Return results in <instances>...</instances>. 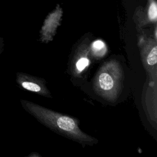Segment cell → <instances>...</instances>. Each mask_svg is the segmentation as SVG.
I'll return each mask as SVG.
<instances>
[{"instance_id":"obj_3","label":"cell","mask_w":157,"mask_h":157,"mask_svg":"<svg viewBox=\"0 0 157 157\" xmlns=\"http://www.w3.org/2000/svg\"><path fill=\"white\" fill-rule=\"evenodd\" d=\"M138 45L143 66L150 79V83H156V40L150 37H141Z\"/></svg>"},{"instance_id":"obj_5","label":"cell","mask_w":157,"mask_h":157,"mask_svg":"<svg viewBox=\"0 0 157 157\" xmlns=\"http://www.w3.org/2000/svg\"><path fill=\"white\" fill-rule=\"evenodd\" d=\"M62 15L60 8H57L55 12L50 13L45 19L41 31V40L42 42H48L52 40L55 36V31L59 25V21Z\"/></svg>"},{"instance_id":"obj_2","label":"cell","mask_w":157,"mask_h":157,"mask_svg":"<svg viewBox=\"0 0 157 157\" xmlns=\"http://www.w3.org/2000/svg\"><path fill=\"white\" fill-rule=\"evenodd\" d=\"M124 80L123 71L116 60L106 61L99 68L93 82V88L97 94L114 101L118 97Z\"/></svg>"},{"instance_id":"obj_4","label":"cell","mask_w":157,"mask_h":157,"mask_svg":"<svg viewBox=\"0 0 157 157\" xmlns=\"http://www.w3.org/2000/svg\"><path fill=\"white\" fill-rule=\"evenodd\" d=\"M90 46L83 44L79 47L75 53L71 62V71L74 75L78 76L88 67L90 63L89 55L90 54Z\"/></svg>"},{"instance_id":"obj_8","label":"cell","mask_w":157,"mask_h":157,"mask_svg":"<svg viewBox=\"0 0 157 157\" xmlns=\"http://www.w3.org/2000/svg\"><path fill=\"white\" fill-rule=\"evenodd\" d=\"M147 20L148 22L156 23L157 20V6L155 0H148Z\"/></svg>"},{"instance_id":"obj_7","label":"cell","mask_w":157,"mask_h":157,"mask_svg":"<svg viewBox=\"0 0 157 157\" xmlns=\"http://www.w3.org/2000/svg\"><path fill=\"white\" fill-rule=\"evenodd\" d=\"M90 54L95 58H100L104 56L107 48L104 42L101 40H96L93 42L90 47Z\"/></svg>"},{"instance_id":"obj_6","label":"cell","mask_w":157,"mask_h":157,"mask_svg":"<svg viewBox=\"0 0 157 157\" xmlns=\"http://www.w3.org/2000/svg\"><path fill=\"white\" fill-rule=\"evenodd\" d=\"M22 86L29 91L39 94L47 98H51V93L46 86L44 79H36L35 81L26 80L21 83Z\"/></svg>"},{"instance_id":"obj_1","label":"cell","mask_w":157,"mask_h":157,"mask_svg":"<svg viewBox=\"0 0 157 157\" xmlns=\"http://www.w3.org/2000/svg\"><path fill=\"white\" fill-rule=\"evenodd\" d=\"M29 108L40 123L55 132L83 145H92L98 142L80 129L76 119L36 104H31Z\"/></svg>"}]
</instances>
